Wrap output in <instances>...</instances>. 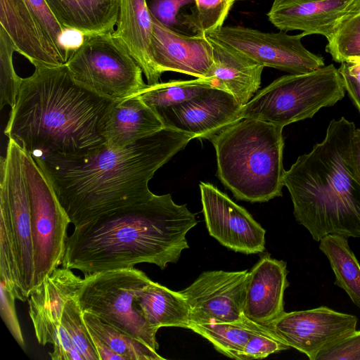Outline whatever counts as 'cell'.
<instances>
[{"label":"cell","mask_w":360,"mask_h":360,"mask_svg":"<svg viewBox=\"0 0 360 360\" xmlns=\"http://www.w3.org/2000/svg\"><path fill=\"white\" fill-rule=\"evenodd\" d=\"M248 56L264 67L290 74H302L324 66L322 56L313 53L302 43L304 33L265 32L240 25L223 26L206 34Z\"/></svg>","instance_id":"obj_13"},{"label":"cell","mask_w":360,"mask_h":360,"mask_svg":"<svg viewBox=\"0 0 360 360\" xmlns=\"http://www.w3.org/2000/svg\"><path fill=\"white\" fill-rule=\"evenodd\" d=\"M355 124L332 120L324 139L285 171L296 221L319 241L329 234L360 238V179L351 158Z\"/></svg>","instance_id":"obj_4"},{"label":"cell","mask_w":360,"mask_h":360,"mask_svg":"<svg viewBox=\"0 0 360 360\" xmlns=\"http://www.w3.org/2000/svg\"><path fill=\"white\" fill-rule=\"evenodd\" d=\"M33 65L9 112L8 139L34 158L82 155L104 145L101 127L114 101L77 82L66 64Z\"/></svg>","instance_id":"obj_3"},{"label":"cell","mask_w":360,"mask_h":360,"mask_svg":"<svg viewBox=\"0 0 360 360\" xmlns=\"http://www.w3.org/2000/svg\"><path fill=\"white\" fill-rule=\"evenodd\" d=\"M326 50L335 61L340 63L360 58V8L328 40Z\"/></svg>","instance_id":"obj_31"},{"label":"cell","mask_w":360,"mask_h":360,"mask_svg":"<svg viewBox=\"0 0 360 360\" xmlns=\"http://www.w3.org/2000/svg\"><path fill=\"white\" fill-rule=\"evenodd\" d=\"M136 305L150 325L158 330L162 327L188 329L190 310L179 291L151 281L139 292Z\"/></svg>","instance_id":"obj_25"},{"label":"cell","mask_w":360,"mask_h":360,"mask_svg":"<svg viewBox=\"0 0 360 360\" xmlns=\"http://www.w3.org/2000/svg\"><path fill=\"white\" fill-rule=\"evenodd\" d=\"M242 107L231 94L211 87L191 100L156 113L165 127L191 135L194 139L209 140L237 122Z\"/></svg>","instance_id":"obj_17"},{"label":"cell","mask_w":360,"mask_h":360,"mask_svg":"<svg viewBox=\"0 0 360 360\" xmlns=\"http://www.w3.org/2000/svg\"><path fill=\"white\" fill-rule=\"evenodd\" d=\"M316 360H360V330H354L325 348Z\"/></svg>","instance_id":"obj_37"},{"label":"cell","mask_w":360,"mask_h":360,"mask_svg":"<svg viewBox=\"0 0 360 360\" xmlns=\"http://www.w3.org/2000/svg\"><path fill=\"white\" fill-rule=\"evenodd\" d=\"M94 345L96 349L99 360H126L125 357L115 352L108 345L96 335L90 333Z\"/></svg>","instance_id":"obj_39"},{"label":"cell","mask_w":360,"mask_h":360,"mask_svg":"<svg viewBox=\"0 0 360 360\" xmlns=\"http://www.w3.org/2000/svg\"><path fill=\"white\" fill-rule=\"evenodd\" d=\"M65 29L85 36L111 33L117 25L119 0H45Z\"/></svg>","instance_id":"obj_24"},{"label":"cell","mask_w":360,"mask_h":360,"mask_svg":"<svg viewBox=\"0 0 360 360\" xmlns=\"http://www.w3.org/2000/svg\"><path fill=\"white\" fill-rule=\"evenodd\" d=\"M287 274L284 261L269 255L261 257L248 273L243 304L248 319L266 326L284 312Z\"/></svg>","instance_id":"obj_20"},{"label":"cell","mask_w":360,"mask_h":360,"mask_svg":"<svg viewBox=\"0 0 360 360\" xmlns=\"http://www.w3.org/2000/svg\"><path fill=\"white\" fill-rule=\"evenodd\" d=\"M84 278L67 268H57L30 294L29 314L40 345H53V360H84L60 320L66 302L74 298Z\"/></svg>","instance_id":"obj_12"},{"label":"cell","mask_w":360,"mask_h":360,"mask_svg":"<svg viewBox=\"0 0 360 360\" xmlns=\"http://www.w3.org/2000/svg\"><path fill=\"white\" fill-rule=\"evenodd\" d=\"M127 47L141 68L148 84L159 82L152 57V17L146 0H119L116 29L112 32Z\"/></svg>","instance_id":"obj_23"},{"label":"cell","mask_w":360,"mask_h":360,"mask_svg":"<svg viewBox=\"0 0 360 360\" xmlns=\"http://www.w3.org/2000/svg\"><path fill=\"white\" fill-rule=\"evenodd\" d=\"M197 224L186 205L170 194L106 212L68 237L62 266L84 276L150 263L165 269L189 248L186 236Z\"/></svg>","instance_id":"obj_2"},{"label":"cell","mask_w":360,"mask_h":360,"mask_svg":"<svg viewBox=\"0 0 360 360\" xmlns=\"http://www.w3.org/2000/svg\"><path fill=\"white\" fill-rule=\"evenodd\" d=\"M199 186L210 235L235 252H262L266 231L252 216L212 184L200 182Z\"/></svg>","instance_id":"obj_16"},{"label":"cell","mask_w":360,"mask_h":360,"mask_svg":"<svg viewBox=\"0 0 360 360\" xmlns=\"http://www.w3.org/2000/svg\"><path fill=\"white\" fill-rule=\"evenodd\" d=\"M341 65L360 83V58H352L343 62Z\"/></svg>","instance_id":"obj_41"},{"label":"cell","mask_w":360,"mask_h":360,"mask_svg":"<svg viewBox=\"0 0 360 360\" xmlns=\"http://www.w3.org/2000/svg\"><path fill=\"white\" fill-rule=\"evenodd\" d=\"M60 322L84 360H99L84 322L83 312L75 297L68 300L65 304Z\"/></svg>","instance_id":"obj_33"},{"label":"cell","mask_w":360,"mask_h":360,"mask_svg":"<svg viewBox=\"0 0 360 360\" xmlns=\"http://www.w3.org/2000/svg\"><path fill=\"white\" fill-rule=\"evenodd\" d=\"M13 44L6 30L0 26V108L9 105L12 108L22 82L15 71L13 54Z\"/></svg>","instance_id":"obj_32"},{"label":"cell","mask_w":360,"mask_h":360,"mask_svg":"<svg viewBox=\"0 0 360 360\" xmlns=\"http://www.w3.org/2000/svg\"><path fill=\"white\" fill-rule=\"evenodd\" d=\"M150 281L134 267L96 272L84 276L75 299L82 312L96 316L157 351L158 330L150 325L136 305L139 292Z\"/></svg>","instance_id":"obj_7"},{"label":"cell","mask_w":360,"mask_h":360,"mask_svg":"<svg viewBox=\"0 0 360 360\" xmlns=\"http://www.w3.org/2000/svg\"><path fill=\"white\" fill-rule=\"evenodd\" d=\"M248 319L241 322L190 323L188 329L208 340L216 350L234 359L242 360L245 345L255 333L268 329Z\"/></svg>","instance_id":"obj_27"},{"label":"cell","mask_w":360,"mask_h":360,"mask_svg":"<svg viewBox=\"0 0 360 360\" xmlns=\"http://www.w3.org/2000/svg\"><path fill=\"white\" fill-rule=\"evenodd\" d=\"M66 65L77 82L114 101L136 94L146 86L141 68L112 32L84 35Z\"/></svg>","instance_id":"obj_8"},{"label":"cell","mask_w":360,"mask_h":360,"mask_svg":"<svg viewBox=\"0 0 360 360\" xmlns=\"http://www.w3.org/2000/svg\"><path fill=\"white\" fill-rule=\"evenodd\" d=\"M360 8V0H274L267 17L279 30L330 39Z\"/></svg>","instance_id":"obj_18"},{"label":"cell","mask_w":360,"mask_h":360,"mask_svg":"<svg viewBox=\"0 0 360 360\" xmlns=\"http://www.w3.org/2000/svg\"><path fill=\"white\" fill-rule=\"evenodd\" d=\"M213 63L207 77L212 87L233 95L245 105L260 87L264 66L240 51L212 39Z\"/></svg>","instance_id":"obj_21"},{"label":"cell","mask_w":360,"mask_h":360,"mask_svg":"<svg viewBox=\"0 0 360 360\" xmlns=\"http://www.w3.org/2000/svg\"><path fill=\"white\" fill-rule=\"evenodd\" d=\"M238 1L240 0H194L199 34H207L222 27Z\"/></svg>","instance_id":"obj_34"},{"label":"cell","mask_w":360,"mask_h":360,"mask_svg":"<svg viewBox=\"0 0 360 360\" xmlns=\"http://www.w3.org/2000/svg\"><path fill=\"white\" fill-rule=\"evenodd\" d=\"M319 242V249L328 259L335 274V285L343 289L360 309V264L349 248L348 238L329 234Z\"/></svg>","instance_id":"obj_26"},{"label":"cell","mask_w":360,"mask_h":360,"mask_svg":"<svg viewBox=\"0 0 360 360\" xmlns=\"http://www.w3.org/2000/svg\"><path fill=\"white\" fill-rule=\"evenodd\" d=\"M152 16L172 30L182 34L189 30L198 34L194 0H146Z\"/></svg>","instance_id":"obj_30"},{"label":"cell","mask_w":360,"mask_h":360,"mask_svg":"<svg viewBox=\"0 0 360 360\" xmlns=\"http://www.w3.org/2000/svg\"><path fill=\"white\" fill-rule=\"evenodd\" d=\"M283 129L243 119L209 139L216 152L217 176L236 199L264 202L282 195Z\"/></svg>","instance_id":"obj_5"},{"label":"cell","mask_w":360,"mask_h":360,"mask_svg":"<svg viewBox=\"0 0 360 360\" xmlns=\"http://www.w3.org/2000/svg\"><path fill=\"white\" fill-rule=\"evenodd\" d=\"M290 347L268 328L253 334L245 346L242 360L264 359Z\"/></svg>","instance_id":"obj_36"},{"label":"cell","mask_w":360,"mask_h":360,"mask_svg":"<svg viewBox=\"0 0 360 360\" xmlns=\"http://www.w3.org/2000/svg\"><path fill=\"white\" fill-rule=\"evenodd\" d=\"M0 26L15 51L34 65H65L71 56L63 44V27L45 0H0Z\"/></svg>","instance_id":"obj_10"},{"label":"cell","mask_w":360,"mask_h":360,"mask_svg":"<svg viewBox=\"0 0 360 360\" xmlns=\"http://www.w3.org/2000/svg\"><path fill=\"white\" fill-rule=\"evenodd\" d=\"M165 127L159 115L134 94L112 102L103 122L101 134L108 147L119 149Z\"/></svg>","instance_id":"obj_22"},{"label":"cell","mask_w":360,"mask_h":360,"mask_svg":"<svg viewBox=\"0 0 360 360\" xmlns=\"http://www.w3.org/2000/svg\"><path fill=\"white\" fill-rule=\"evenodd\" d=\"M22 163L30 205L34 290L62 264L70 220L44 172L23 149Z\"/></svg>","instance_id":"obj_9"},{"label":"cell","mask_w":360,"mask_h":360,"mask_svg":"<svg viewBox=\"0 0 360 360\" xmlns=\"http://www.w3.org/2000/svg\"><path fill=\"white\" fill-rule=\"evenodd\" d=\"M338 71L342 77L346 91L360 112V83L342 65L338 68Z\"/></svg>","instance_id":"obj_38"},{"label":"cell","mask_w":360,"mask_h":360,"mask_svg":"<svg viewBox=\"0 0 360 360\" xmlns=\"http://www.w3.org/2000/svg\"><path fill=\"white\" fill-rule=\"evenodd\" d=\"M0 312L2 320L19 346L25 349V342L17 316L15 300L25 301L26 298L2 278H0Z\"/></svg>","instance_id":"obj_35"},{"label":"cell","mask_w":360,"mask_h":360,"mask_svg":"<svg viewBox=\"0 0 360 360\" xmlns=\"http://www.w3.org/2000/svg\"><path fill=\"white\" fill-rule=\"evenodd\" d=\"M351 158L354 170L360 179V129H355L351 145Z\"/></svg>","instance_id":"obj_40"},{"label":"cell","mask_w":360,"mask_h":360,"mask_svg":"<svg viewBox=\"0 0 360 360\" xmlns=\"http://www.w3.org/2000/svg\"><path fill=\"white\" fill-rule=\"evenodd\" d=\"M249 271H207L179 291L190 310V323L241 322Z\"/></svg>","instance_id":"obj_14"},{"label":"cell","mask_w":360,"mask_h":360,"mask_svg":"<svg viewBox=\"0 0 360 360\" xmlns=\"http://www.w3.org/2000/svg\"><path fill=\"white\" fill-rule=\"evenodd\" d=\"M151 17V52L158 75L172 71L205 79L213 63V46L208 37L179 33Z\"/></svg>","instance_id":"obj_19"},{"label":"cell","mask_w":360,"mask_h":360,"mask_svg":"<svg viewBox=\"0 0 360 360\" xmlns=\"http://www.w3.org/2000/svg\"><path fill=\"white\" fill-rule=\"evenodd\" d=\"M212 86L206 79L170 80L146 86L136 94L155 112L165 108L191 100Z\"/></svg>","instance_id":"obj_29"},{"label":"cell","mask_w":360,"mask_h":360,"mask_svg":"<svg viewBox=\"0 0 360 360\" xmlns=\"http://www.w3.org/2000/svg\"><path fill=\"white\" fill-rule=\"evenodd\" d=\"M357 317L327 307L283 312L266 326L282 342L316 360L318 354L356 330Z\"/></svg>","instance_id":"obj_15"},{"label":"cell","mask_w":360,"mask_h":360,"mask_svg":"<svg viewBox=\"0 0 360 360\" xmlns=\"http://www.w3.org/2000/svg\"><path fill=\"white\" fill-rule=\"evenodd\" d=\"M342 77L330 64L309 72L290 74L273 81L243 105L237 117L255 119L285 127L311 118L345 94Z\"/></svg>","instance_id":"obj_6"},{"label":"cell","mask_w":360,"mask_h":360,"mask_svg":"<svg viewBox=\"0 0 360 360\" xmlns=\"http://www.w3.org/2000/svg\"><path fill=\"white\" fill-rule=\"evenodd\" d=\"M83 318L90 333L96 335L126 360L165 359L145 342L103 321L96 316L84 311Z\"/></svg>","instance_id":"obj_28"},{"label":"cell","mask_w":360,"mask_h":360,"mask_svg":"<svg viewBox=\"0 0 360 360\" xmlns=\"http://www.w3.org/2000/svg\"><path fill=\"white\" fill-rule=\"evenodd\" d=\"M193 136L165 127L129 146L105 144L77 155L34 159L51 183L75 227L117 208L145 202L155 172Z\"/></svg>","instance_id":"obj_1"},{"label":"cell","mask_w":360,"mask_h":360,"mask_svg":"<svg viewBox=\"0 0 360 360\" xmlns=\"http://www.w3.org/2000/svg\"><path fill=\"white\" fill-rule=\"evenodd\" d=\"M22 148L8 139L0 160V212L7 217L14 241L22 293L27 299L33 290L34 258L30 205L22 170Z\"/></svg>","instance_id":"obj_11"}]
</instances>
